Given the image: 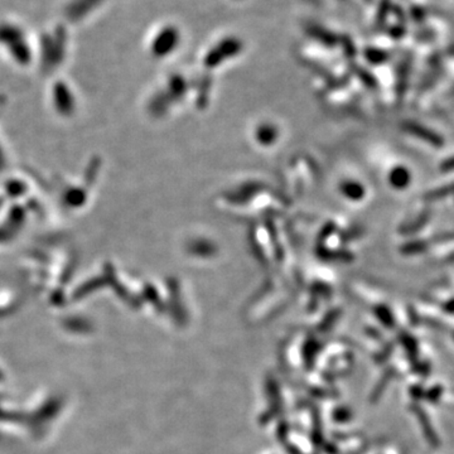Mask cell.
Instances as JSON below:
<instances>
[{
    "instance_id": "1",
    "label": "cell",
    "mask_w": 454,
    "mask_h": 454,
    "mask_svg": "<svg viewBox=\"0 0 454 454\" xmlns=\"http://www.w3.org/2000/svg\"><path fill=\"white\" fill-rule=\"evenodd\" d=\"M275 135H277V131L272 126H262L259 131V139L261 143H272Z\"/></svg>"
},
{
    "instance_id": "2",
    "label": "cell",
    "mask_w": 454,
    "mask_h": 454,
    "mask_svg": "<svg viewBox=\"0 0 454 454\" xmlns=\"http://www.w3.org/2000/svg\"><path fill=\"white\" fill-rule=\"evenodd\" d=\"M342 191L346 193L347 196L350 197V199H358L361 196V188L356 183H346L343 187H342Z\"/></svg>"
}]
</instances>
